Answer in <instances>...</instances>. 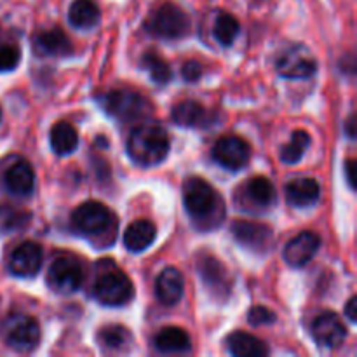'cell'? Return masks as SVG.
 Returning <instances> with one entry per match:
<instances>
[{"mask_svg": "<svg viewBox=\"0 0 357 357\" xmlns=\"http://www.w3.org/2000/svg\"><path fill=\"white\" fill-rule=\"evenodd\" d=\"M227 349L236 357H264L268 354L265 342L246 331H236L227 338Z\"/></svg>", "mask_w": 357, "mask_h": 357, "instance_id": "cell-23", "label": "cell"}, {"mask_svg": "<svg viewBox=\"0 0 357 357\" xmlns=\"http://www.w3.org/2000/svg\"><path fill=\"white\" fill-rule=\"evenodd\" d=\"M243 195L244 199H248V202H251L255 208L260 209L271 208L275 202V199H278L274 183L265 176L251 178L243 187Z\"/></svg>", "mask_w": 357, "mask_h": 357, "instance_id": "cell-24", "label": "cell"}, {"mask_svg": "<svg viewBox=\"0 0 357 357\" xmlns=\"http://www.w3.org/2000/svg\"><path fill=\"white\" fill-rule=\"evenodd\" d=\"M345 316L349 317V321H351V323H356V319H357V298L356 296H352V298L347 302V305H345Z\"/></svg>", "mask_w": 357, "mask_h": 357, "instance_id": "cell-36", "label": "cell"}, {"mask_svg": "<svg viewBox=\"0 0 357 357\" xmlns=\"http://www.w3.org/2000/svg\"><path fill=\"white\" fill-rule=\"evenodd\" d=\"M98 101L110 117L122 122L138 121L152 112L150 101L131 89H112L98 96Z\"/></svg>", "mask_w": 357, "mask_h": 357, "instance_id": "cell-4", "label": "cell"}, {"mask_svg": "<svg viewBox=\"0 0 357 357\" xmlns=\"http://www.w3.org/2000/svg\"><path fill=\"white\" fill-rule=\"evenodd\" d=\"M100 20V7L94 0H73L68 9V23L79 30H93Z\"/></svg>", "mask_w": 357, "mask_h": 357, "instance_id": "cell-27", "label": "cell"}, {"mask_svg": "<svg viewBox=\"0 0 357 357\" xmlns=\"http://www.w3.org/2000/svg\"><path fill=\"white\" fill-rule=\"evenodd\" d=\"M232 236L241 246L248 248L253 253L264 255L274 246V230L268 225L248 220H237L232 223Z\"/></svg>", "mask_w": 357, "mask_h": 357, "instance_id": "cell-12", "label": "cell"}, {"mask_svg": "<svg viewBox=\"0 0 357 357\" xmlns=\"http://www.w3.org/2000/svg\"><path fill=\"white\" fill-rule=\"evenodd\" d=\"M0 119H2V108H0Z\"/></svg>", "mask_w": 357, "mask_h": 357, "instance_id": "cell-38", "label": "cell"}, {"mask_svg": "<svg viewBox=\"0 0 357 357\" xmlns=\"http://www.w3.org/2000/svg\"><path fill=\"white\" fill-rule=\"evenodd\" d=\"M345 129H347V136L351 139L356 138V117L354 115H351L347 121V124H345Z\"/></svg>", "mask_w": 357, "mask_h": 357, "instance_id": "cell-37", "label": "cell"}, {"mask_svg": "<svg viewBox=\"0 0 357 357\" xmlns=\"http://www.w3.org/2000/svg\"><path fill=\"white\" fill-rule=\"evenodd\" d=\"M84 282V268L77 258L59 257L47 271L49 288L59 295H72L79 291Z\"/></svg>", "mask_w": 357, "mask_h": 357, "instance_id": "cell-10", "label": "cell"}, {"mask_svg": "<svg viewBox=\"0 0 357 357\" xmlns=\"http://www.w3.org/2000/svg\"><path fill=\"white\" fill-rule=\"evenodd\" d=\"M31 222V215L23 209L10 208V206L0 204V232H16V230L26 229Z\"/></svg>", "mask_w": 357, "mask_h": 357, "instance_id": "cell-31", "label": "cell"}, {"mask_svg": "<svg viewBox=\"0 0 357 357\" xmlns=\"http://www.w3.org/2000/svg\"><path fill=\"white\" fill-rule=\"evenodd\" d=\"M171 119L180 128H192V129H202L209 128V126L216 124V114L208 110L204 105L194 100H185L174 105L173 112H171Z\"/></svg>", "mask_w": 357, "mask_h": 357, "instance_id": "cell-14", "label": "cell"}, {"mask_svg": "<svg viewBox=\"0 0 357 357\" xmlns=\"http://www.w3.org/2000/svg\"><path fill=\"white\" fill-rule=\"evenodd\" d=\"M321 237L314 232H302L293 237L284 248V261L293 268H302L314 258L319 251Z\"/></svg>", "mask_w": 357, "mask_h": 357, "instance_id": "cell-16", "label": "cell"}, {"mask_svg": "<svg viewBox=\"0 0 357 357\" xmlns=\"http://www.w3.org/2000/svg\"><path fill=\"white\" fill-rule=\"evenodd\" d=\"M135 295V288L122 271H105L98 275L93 286V296L107 307L126 305Z\"/></svg>", "mask_w": 357, "mask_h": 357, "instance_id": "cell-7", "label": "cell"}, {"mask_svg": "<svg viewBox=\"0 0 357 357\" xmlns=\"http://www.w3.org/2000/svg\"><path fill=\"white\" fill-rule=\"evenodd\" d=\"M286 201L293 208H307L319 201L321 185L314 178H295L284 187Z\"/></svg>", "mask_w": 357, "mask_h": 357, "instance_id": "cell-20", "label": "cell"}, {"mask_svg": "<svg viewBox=\"0 0 357 357\" xmlns=\"http://www.w3.org/2000/svg\"><path fill=\"white\" fill-rule=\"evenodd\" d=\"M248 321H250L251 326H267V324L275 323V314L268 310L267 307L258 305L248 312Z\"/></svg>", "mask_w": 357, "mask_h": 357, "instance_id": "cell-33", "label": "cell"}, {"mask_svg": "<svg viewBox=\"0 0 357 357\" xmlns=\"http://www.w3.org/2000/svg\"><path fill=\"white\" fill-rule=\"evenodd\" d=\"M153 347L160 354H188L192 351V342L185 330L176 326H167L155 335Z\"/></svg>", "mask_w": 357, "mask_h": 357, "instance_id": "cell-22", "label": "cell"}, {"mask_svg": "<svg viewBox=\"0 0 357 357\" xmlns=\"http://www.w3.org/2000/svg\"><path fill=\"white\" fill-rule=\"evenodd\" d=\"M213 159L229 171L244 169L251 159L250 143L236 135L223 136L213 146Z\"/></svg>", "mask_w": 357, "mask_h": 357, "instance_id": "cell-11", "label": "cell"}, {"mask_svg": "<svg viewBox=\"0 0 357 357\" xmlns=\"http://www.w3.org/2000/svg\"><path fill=\"white\" fill-rule=\"evenodd\" d=\"M157 239V227L150 220H136L126 229L122 243L131 253H142L149 250Z\"/></svg>", "mask_w": 357, "mask_h": 357, "instance_id": "cell-21", "label": "cell"}, {"mask_svg": "<svg viewBox=\"0 0 357 357\" xmlns=\"http://www.w3.org/2000/svg\"><path fill=\"white\" fill-rule=\"evenodd\" d=\"M44 261V250L33 241H24L9 255V272L16 278H33Z\"/></svg>", "mask_w": 357, "mask_h": 357, "instance_id": "cell-13", "label": "cell"}, {"mask_svg": "<svg viewBox=\"0 0 357 357\" xmlns=\"http://www.w3.org/2000/svg\"><path fill=\"white\" fill-rule=\"evenodd\" d=\"M0 333L3 342L16 352H31L40 344V326L28 314H9L2 321Z\"/></svg>", "mask_w": 357, "mask_h": 357, "instance_id": "cell-6", "label": "cell"}, {"mask_svg": "<svg viewBox=\"0 0 357 357\" xmlns=\"http://www.w3.org/2000/svg\"><path fill=\"white\" fill-rule=\"evenodd\" d=\"M181 75L187 82H197L202 77V65L199 61H187L181 68Z\"/></svg>", "mask_w": 357, "mask_h": 357, "instance_id": "cell-34", "label": "cell"}, {"mask_svg": "<svg viewBox=\"0 0 357 357\" xmlns=\"http://www.w3.org/2000/svg\"><path fill=\"white\" fill-rule=\"evenodd\" d=\"M197 272L201 275L202 284L213 298L220 300V302H225L229 298L232 293L234 281L230 278V272L218 258L208 253L201 255L197 260Z\"/></svg>", "mask_w": 357, "mask_h": 357, "instance_id": "cell-9", "label": "cell"}, {"mask_svg": "<svg viewBox=\"0 0 357 357\" xmlns=\"http://www.w3.org/2000/svg\"><path fill=\"white\" fill-rule=\"evenodd\" d=\"M139 63H142V68L149 72L150 79H152L155 84H159V86H166V84L171 80V77H173V70H171V66L167 65L166 59H164L162 56L157 54V52L153 51L145 52V54L142 56V61Z\"/></svg>", "mask_w": 357, "mask_h": 357, "instance_id": "cell-28", "label": "cell"}, {"mask_svg": "<svg viewBox=\"0 0 357 357\" xmlns=\"http://www.w3.org/2000/svg\"><path fill=\"white\" fill-rule=\"evenodd\" d=\"M49 142H51V149L56 155H70L79 146V132L70 122L59 121L51 128Z\"/></svg>", "mask_w": 357, "mask_h": 357, "instance_id": "cell-26", "label": "cell"}, {"mask_svg": "<svg viewBox=\"0 0 357 357\" xmlns=\"http://www.w3.org/2000/svg\"><path fill=\"white\" fill-rule=\"evenodd\" d=\"M115 215L98 201H87L72 213V227L91 241L107 237L115 230Z\"/></svg>", "mask_w": 357, "mask_h": 357, "instance_id": "cell-3", "label": "cell"}, {"mask_svg": "<svg viewBox=\"0 0 357 357\" xmlns=\"http://www.w3.org/2000/svg\"><path fill=\"white\" fill-rule=\"evenodd\" d=\"M185 291V279L178 268L166 267L155 282V295L162 305L173 307L181 300Z\"/></svg>", "mask_w": 357, "mask_h": 357, "instance_id": "cell-19", "label": "cell"}, {"mask_svg": "<svg viewBox=\"0 0 357 357\" xmlns=\"http://www.w3.org/2000/svg\"><path fill=\"white\" fill-rule=\"evenodd\" d=\"M310 143V135L307 131H295L291 136V142L288 145L282 146L281 150V160L284 164H296L302 160V157L305 155L307 150H309Z\"/></svg>", "mask_w": 357, "mask_h": 357, "instance_id": "cell-30", "label": "cell"}, {"mask_svg": "<svg viewBox=\"0 0 357 357\" xmlns=\"http://www.w3.org/2000/svg\"><path fill=\"white\" fill-rule=\"evenodd\" d=\"M169 136L160 126L145 122L132 129L128 138V153L139 166H157L169 153Z\"/></svg>", "mask_w": 357, "mask_h": 357, "instance_id": "cell-2", "label": "cell"}, {"mask_svg": "<svg viewBox=\"0 0 357 357\" xmlns=\"http://www.w3.org/2000/svg\"><path fill=\"white\" fill-rule=\"evenodd\" d=\"M183 204L195 227L213 230L225 218L223 199L211 185L199 176H190L183 183Z\"/></svg>", "mask_w": 357, "mask_h": 357, "instance_id": "cell-1", "label": "cell"}, {"mask_svg": "<svg viewBox=\"0 0 357 357\" xmlns=\"http://www.w3.org/2000/svg\"><path fill=\"white\" fill-rule=\"evenodd\" d=\"M190 17L176 3L166 2L153 10L145 23V30L155 38L176 40L190 33Z\"/></svg>", "mask_w": 357, "mask_h": 357, "instance_id": "cell-5", "label": "cell"}, {"mask_svg": "<svg viewBox=\"0 0 357 357\" xmlns=\"http://www.w3.org/2000/svg\"><path fill=\"white\" fill-rule=\"evenodd\" d=\"M33 51L38 56H51V58H63L73 52L72 40L68 35L59 28H51V30L38 31L33 35Z\"/></svg>", "mask_w": 357, "mask_h": 357, "instance_id": "cell-18", "label": "cell"}, {"mask_svg": "<svg viewBox=\"0 0 357 357\" xmlns=\"http://www.w3.org/2000/svg\"><path fill=\"white\" fill-rule=\"evenodd\" d=\"M345 176H347V183H349V187L352 188V190H354L356 188V181H354V178H356V160L354 159H349L347 162H345Z\"/></svg>", "mask_w": 357, "mask_h": 357, "instance_id": "cell-35", "label": "cell"}, {"mask_svg": "<svg viewBox=\"0 0 357 357\" xmlns=\"http://www.w3.org/2000/svg\"><path fill=\"white\" fill-rule=\"evenodd\" d=\"M2 181L9 194L16 195V197H28L33 194L35 188L33 167L24 159L16 160L3 171Z\"/></svg>", "mask_w": 357, "mask_h": 357, "instance_id": "cell-17", "label": "cell"}, {"mask_svg": "<svg viewBox=\"0 0 357 357\" xmlns=\"http://www.w3.org/2000/svg\"><path fill=\"white\" fill-rule=\"evenodd\" d=\"M239 31H241V24L236 16H232V14L229 13H222L218 17H216L213 33H215V38L223 45V47H230V45L236 42Z\"/></svg>", "mask_w": 357, "mask_h": 357, "instance_id": "cell-29", "label": "cell"}, {"mask_svg": "<svg viewBox=\"0 0 357 357\" xmlns=\"http://www.w3.org/2000/svg\"><path fill=\"white\" fill-rule=\"evenodd\" d=\"M21 59V51L13 42L0 44V72H9L17 66Z\"/></svg>", "mask_w": 357, "mask_h": 357, "instance_id": "cell-32", "label": "cell"}, {"mask_svg": "<svg viewBox=\"0 0 357 357\" xmlns=\"http://www.w3.org/2000/svg\"><path fill=\"white\" fill-rule=\"evenodd\" d=\"M312 335L321 347L337 349L347 338V328L335 312H323L314 319Z\"/></svg>", "mask_w": 357, "mask_h": 357, "instance_id": "cell-15", "label": "cell"}, {"mask_svg": "<svg viewBox=\"0 0 357 357\" xmlns=\"http://www.w3.org/2000/svg\"><path fill=\"white\" fill-rule=\"evenodd\" d=\"M275 70L286 79H310L317 72V61L305 45L291 44L278 54Z\"/></svg>", "mask_w": 357, "mask_h": 357, "instance_id": "cell-8", "label": "cell"}, {"mask_svg": "<svg viewBox=\"0 0 357 357\" xmlns=\"http://www.w3.org/2000/svg\"><path fill=\"white\" fill-rule=\"evenodd\" d=\"M96 340L103 351L108 352H128L132 347L131 331L121 324H108L103 326L96 335Z\"/></svg>", "mask_w": 357, "mask_h": 357, "instance_id": "cell-25", "label": "cell"}]
</instances>
